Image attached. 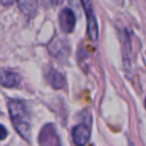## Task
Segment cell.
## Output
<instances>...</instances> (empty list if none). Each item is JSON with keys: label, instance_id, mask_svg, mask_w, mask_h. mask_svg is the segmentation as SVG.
Returning <instances> with one entry per match:
<instances>
[{"label": "cell", "instance_id": "cell-3", "mask_svg": "<svg viewBox=\"0 0 146 146\" xmlns=\"http://www.w3.org/2000/svg\"><path fill=\"white\" fill-rule=\"evenodd\" d=\"M40 146H60L57 130L52 123H47L42 127L39 133Z\"/></svg>", "mask_w": 146, "mask_h": 146}, {"label": "cell", "instance_id": "cell-9", "mask_svg": "<svg viewBox=\"0 0 146 146\" xmlns=\"http://www.w3.org/2000/svg\"><path fill=\"white\" fill-rule=\"evenodd\" d=\"M17 6L22 14L27 17H32L38 9V0H16Z\"/></svg>", "mask_w": 146, "mask_h": 146}, {"label": "cell", "instance_id": "cell-8", "mask_svg": "<svg viewBox=\"0 0 146 146\" xmlns=\"http://www.w3.org/2000/svg\"><path fill=\"white\" fill-rule=\"evenodd\" d=\"M46 78H47V81L50 83V86L54 89H62L66 84L64 75L60 72H58L57 70H55L54 67L48 68V71L46 73Z\"/></svg>", "mask_w": 146, "mask_h": 146}, {"label": "cell", "instance_id": "cell-7", "mask_svg": "<svg viewBox=\"0 0 146 146\" xmlns=\"http://www.w3.org/2000/svg\"><path fill=\"white\" fill-rule=\"evenodd\" d=\"M48 49H49V54L58 58L66 57L70 54V47L65 43V40L63 39H54L49 43Z\"/></svg>", "mask_w": 146, "mask_h": 146}, {"label": "cell", "instance_id": "cell-1", "mask_svg": "<svg viewBox=\"0 0 146 146\" xmlns=\"http://www.w3.org/2000/svg\"><path fill=\"white\" fill-rule=\"evenodd\" d=\"M8 112L17 133L26 141H30L31 115L26 104L19 99H10L8 102Z\"/></svg>", "mask_w": 146, "mask_h": 146}, {"label": "cell", "instance_id": "cell-5", "mask_svg": "<svg viewBox=\"0 0 146 146\" xmlns=\"http://www.w3.org/2000/svg\"><path fill=\"white\" fill-rule=\"evenodd\" d=\"M59 19V26L60 30L65 33H71L75 27V15L72 9L70 8H63L58 16Z\"/></svg>", "mask_w": 146, "mask_h": 146}, {"label": "cell", "instance_id": "cell-13", "mask_svg": "<svg viewBox=\"0 0 146 146\" xmlns=\"http://www.w3.org/2000/svg\"><path fill=\"white\" fill-rule=\"evenodd\" d=\"M129 146H135V144H133L131 140H129Z\"/></svg>", "mask_w": 146, "mask_h": 146}, {"label": "cell", "instance_id": "cell-11", "mask_svg": "<svg viewBox=\"0 0 146 146\" xmlns=\"http://www.w3.org/2000/svg\"><path fill=\"white\" fill-rule=\"evenodd\" d=\"M64 0H46V2L49 5V6H58L63 2Z\"/></svg>", "mask_w": 146, "mask_h": 146}, {"label": "cell", "instance_id": "cell-2", "mask_svg": "<svg viewBox=\"0 0 146 146\" xmlns=\"http://www.w3.org/2000/svg\"><path fill=\"white\" fill-rule=\"evenodd\" d=\"M86 18H87V32L88 36L90 38L91 41H97L98 39V24L97 19L94 13V7H92V0H81Z\"/></svg>", "mask_w": 146, "mask_h": 146}, {"label": "cell", "instance_id": "cell-10", "mask_svg": "<svg viewBox=\"0 0 146 146\" xmlns=\"http://www.w3.org/2000/svg\"><path fill=\"white\" fill-rule=\"evenodd\" d=\"M6 137H7V130L2 124H0V140H3Z\"/></svg>", "mask_w": 146, "mask_h": 146}, {"label": "cell", "instance_id": "cell-6", "mask_svg": "<svg viewBox=\"0 0 146 146\" xmlns=\"http://www.w3.org/2000/svg\"><path fill=\"white\" fill-rule=\"evenodd\" d=\"M22 81V78L18 73L9 71V70H1L0 71V84L6 88H14L17 87Z\"/></svg>", "mask_w": 146, "mask_h": 146}, {"label": "cell", "instance_id": "cell-14", "mask_svg": "<svg viewBox=\"0 0 146 146\" xmlns=\"http://www.w3.org/2000/svg\"><path fill=\"white\" fill-rule=\"evenodd\" d=\"M145 107H146V98H145Z\"/></svg>", "mask_w": 146, "mask_h": 146}, {"label": "cell", "instance_id": "cell-12", "mask_svg": "<svg viewBox=\"0 0 146 146\" xmlns=\"http://www.w3.org/2000/svg\"><path fill=\"white\" fill-rule=\"evenodd\" d=\"M15 1H16V0H0V2H1L2 6H10V5H13Z\"/></svg>", "mask_w": 146, "mask_h": 146}, {"label": "cell", "instance_id": "cell-4", "mask_svg": "<svg viewBox=\"0 0 146 146\" xmlns=\"http://www.w3.org/2000/svg\"><path fill=\"white\" fill-rule=\"evenodd\" d=\"M91 129L87 123L76 124L72 130V139L76 146H86L90 140Z\"/></svg>", "mask_w": 146, "mask_h": 146}]
</instances>
